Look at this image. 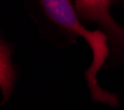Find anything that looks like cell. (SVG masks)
<instances>
[{"instance_id": "obj_1", "label": "cell", "mask_w": 124, "mask_h": 110, "mask_svg": "<svg viewBox=\"0 0 124 110\" xmlns=\"http://www.w3.org/2000/svg\"><path fill=\"white\" fill-rule=\"evenodd\" d=\"M40 3L51 22L60 29H63L70 35L84 38L89 43L93 53V61L85 72V78L92 99L98 103L108 104L111 107H116L119 105L117 97L114 94L102 89L96 79V74L108 56V36L102 30L90 31L85 28L81 23L71 0H40Z\"/></svg>"}, {"instance_id": "obj_3", "label": "cell", "mask_w": 124, "mask_h": 110, "mask_svg": "<svg viewBox=\"0 0 124 110\" xmlns=\"http://www.w3.org/2000/svg\"><path fill=\"white\" fill-rule=\"evenodd\" d=\"M15 83V72L10 61V52L7 45L0 41V89L5 101L9 98Z\"/></svg>"}, {"instance_id": "obj_2", "label": "cell", "mask_w": 124, "mask_h": 110, "mask_svg": "<svg viewBox=\"0 0 124 110\" xmlns=\"http://www.w3.org/2000/svg\"><path fill=\"white\" fill-rule=\"evenodd\" d=\"M114 0H74L80 20L98 23L111 42L117 57L124 58V28L116 23L110 13Z\"/></svg>"}]
</instances>
